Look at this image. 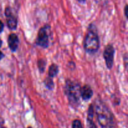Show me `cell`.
<instances>
[{"instance_id":"obj_1","label":"cell","mask_w":128,"mask_h":128,"mask_svg":"<svg viewBox=\"0 0 128 128\" xmlns=\"http://www.w3.org/2000/svg\"><path fill=\"white\" fill-rule=\"evenodd\" d=\"M96 114L101 128H113V114L108 106L100 100L96 101Z\"/></svg>"},{"instance_id":"obj_2","label":"cell","mask_w":128,"mask_h":128,"mask_svg":"<svg viewBox=\"0 0 128 128\" xmlns=\"http://www.w3.org/2000/svg\"><path fill=\"white\" fill-rule=\"evenodd\" d=\"M84 48L87 52L94 54L100 48V40L94 25L91 24L88 29L84 41Z\"/></svg>"},{"instance_id":"obj_3","label":"cell","mask_w":128,"mask_h":128,"mask_svg":"<svg viewBox=\"0 0 128 128\" xmlns=\"http://www.w3.org/2000/svg\"><path fill=\"white\" fill-rule=\"evenodd\" d=\"M80 84L77 82L68 80L66 83L65 86V94L68 98L70 103L74 105H78L80 102Z\"/></svg>"},{"instance_id":"obj_4","label":"cell","mask_w":128,"mask_h":128,"mask_svg":"<svg viewBox=\"0 0 128 128\" xmlns=\"http://www.w3.org/2000/svg\"><path fill=\"white\" fill-rule=\"evenodd\" d=\"M51 27L50 25H45L41 28L38 33L36 40V44L43 48H46L49 46L50 34Z\"/></svg>"},{"instance_id":"obj_5","label":"cell","mask_w":128,"mask_h":128,"mask_svg":"<svg viewBox=\"0 0 128 128\" xmlns=\"http://www.w3.org/2000/svg\"><path fill=\"white\" fill-rule=\"evenodd\" d=\"M104 58L106 61V66L108 69H111L114 62V49L111 44H108L105 48L103 54Z\"/></svg>"},{"instance_id":"obj_6","label":"cell","mask_w":128,"mask_h":128,"mask_svg":"<svg viewBox=\"0 0 128 128\" xmlns=\"http://www.w3.org/2000/svg\"><path fill=\"white\" fill-rule=\"evenodd\" d=\"M5 14L7 18V24L8 27L10 30H16L17 28L18 24V20L16 17H15L12 13V11L10 8H7L5 11Z\"/></svg>"},{"instance_id":"obj_7","label":"cell","mask_w":128,"mask_h":128,"mask_svg":"<svg viewBox=\"0 0 128 128\" xmlns=\"http://www.w3.org/2000/svg\"><path fill=\"white\" fill-rule=\"evenodd\" d=\"M93 95V91L88 85H85L80 89V96L84 101L90 100Z\"/></svg>"},{"instance_id":"obj_8","label":"cell","mask_w":128,"mask_h":128,"mask_svg":"<svg viewBox=\"0 0 128 128\" xmlns=\"http://www.w3.org/2000/svg\"><path fill=\"white\" fill-rule=\"evenodd\" d=\"M8 42L11 51H16L19 44V39L17 35L14 33L11 34L8 39Z\"/></svg>"},{"instance_id":"obj_9","label":"cell","mask_w":128,"mask_h":128,"mask_svg":"<svg viewBox=\"0 0 128 128\" xmlns=\"http://www.w3.org/2000/svg\"><path fill=\"white\" fill-rule=\"evenodd\" d=\"M94 108L93 105H91L89 108L88 114V128H98L93 121Z\"/></svg>"},{"instance_id":"obj_10","label":"cell","mask_w":128,"mask_h":128,"mask_svg":"<svg viewBox=\"0 0 128 128\" xmlns=\"http://www.w3.org/2000/svg\"><path fill=\"white\" fill-rule=\"evenodd\" d=\"M58 66L55 64H52L49 68L48 74L50 78H54V76H56L58 73Z\"/></svg>"},{"instance_id":"obj_11","label":"cell","mask_w":128,"mask_h":128,"mask_svg":"<svg viewBox=\"0 0 128 128\" xmlns=\"http://www.w3.org/2000/svg\"><path fill=\"white\" fill-rule=\"evenodd\" d=\"M44 82L45 86H46L48 90H52V89L54 88V84L53 81H52V80L51 78L50 77L47 78L45 80Z\"/></svg>"},{"instance_id":"obj_12","label":"cell","mask_w":128,"mask_h":128,"mask_svg":"<svg viewBox=\"0 0 128 128\" xmlns=\"http://www.w3.org/2000/svg\"><path fill=\"white\" fill-rule=\"evenodd\" d=\"M46 61L44 60H38V68L40 70V71L41 72H44L45 70V67H46Z\"/></svg>"},{"instance_id":"obj_13","label":"cell","mask_w":128,"mask_h":128,"mask_svg":"<svg viewBox=\"0 0 128 128\" xmlns=\"http://www.w3.org/2000/svg\"><path fill=\"white\" fill-rule=\"evenodd\" d=\"M72 128H83V127L80 120H75L72 123Z\"/></svg>"},{"instance_id":"obj_14","label":"cell","mask_w":128,"mask_h":128,"mask_svg":"<svg viewBox=\"0 0 128 128\" xmlns=\"http://www.w3.org/2000/svg\"><path fill=\"white\" fill-rule=\"evenodd\" d=\"M3 28H4V24L2 23V21L0 20V33L3 31Z\"/></svg>"},{"instance_id":"obj_15","label":"cell","mask_w":128,"mask_h":128,"mask_svg":"<svg viewBox=\"0 0 128 128\" xmlns=\"http://www.w3.org/2000/svg\"><path fill=\"white\" fill-rule=\"evenodd\" d=\"M128 5H126V6H125L124 8V14H125V16H126V18H128Z\"/></svg>"},{"instance_id":"obj_16","label":"cell","mask_w":128,"mask_h":128,"mask_svg":"<svg viewBox=\"0 0 128 128\" xmlns=\"http://www.w3.org/2000/svg\"><path fill=\"white\" fill-rule=\"evenodd\" d=\"M4 57V54L1 51H0V60H1L2 59V58Z\"/></svg>"},{"instance_id":"obj_17","label":"cell","mask_w":128,"mask_h":128,"mask_svg":"<svg viewBox=\"0 0 128 128\" xmlns=\"http://www.w3.org/2000/svg\"><path fill=\"white\" fill-rule=\"evenodd\" d=\"M78 1L80 2H85V1H86V0H78Z\"/></svg>"},{"instance_id":"obj_18","label":"cell","mask_w":128,"mask_h":128,"mask_svg":"<svg viewBox=\"0 0 128 128\" xmlns=\"http://www.w3.org/2000/svg\"><path fill=\"white\" fill-rule=\"evenodd\" d=\"M1 44H2V41H1V39H0V47L1 46Z\"/></svg>"},{"instance_id":"obj_19","label":"cell","mask_w":128,"mask_h":128,"mask_svg":"<svg viewBox=\"0 0 128 128\" xmlns=\"http://www.w3.org/2000/svg\"><path fill=\"white\" fill-rule=\"evenodd\" d=\"M1 128H5V127H2Z\"/></svg>"},{"instance_id":"obj_20","label":"cell","mask_w":128,"mask_h":128,"mask_svg":"<svg viewBox=\"0 0 128 128\" xmlns=\"http://www.w3.org/2000/svg\"></svg>"}]
</instances>
